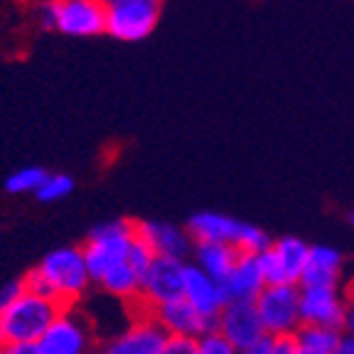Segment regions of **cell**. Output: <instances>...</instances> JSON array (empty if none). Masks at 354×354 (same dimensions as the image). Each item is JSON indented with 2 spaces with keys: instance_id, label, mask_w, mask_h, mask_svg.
Here are the masks:
<instances>
[{
  "instance_id": "20",
  "label": "cell",
  "mask_w": 354,
  "mask_h": 354,
  "mask_svg": "<svg viewBox=\"0 0 354 354\" xmlns=\"http://www.w3.org/2000/svg\"><path fill=\"white\" fill-rule=\"evenodd\" d=\"M99 286L106 293L113 295L118 300H126L131 305L140 308V276L131 268V263H121L116 268H111L104 278L99 281Z\"/></svg>"
},
{
  "instance_id": "13",
  "label": "cell",
  "mask_w": 354,
  "mask_h": 354,
  "mask_svg": "<svg viewBox=\"0 0 354 354\" xmlns=\"http://www.w3.org/2000/svg\"><path fill=\"white\" fill-rule=\"evenodd\" d=\"M153 317L160 322V327L170 335V337L199 339V337H205L207 332L216 330V320L205 317L199 310H194L185 298L172 300V303L155 308Z\"/></svg>"
},
{
  "instance_id": "14",
  "label": "cell",
  "mask_w": 354,
  "mask_h": 354,
  "mask_svg": "<svg viewBox=\"0 0 354 354\" xmlns=\"http://www.w3.org/2000/svg\"><path fill=\"white\" fill-rule=\"evenodd\" d=\"M187 232L197 243H229L239 249L249 232V224L219 212H199L187 221Z\"/></svg>"
},
{
  "instance_id": "22",
  "label": "cell",
  "mask_w": 354,
  "mask_h": 354,
  "mask_svg": "<svg viewBox=\"0 0 354 354\" xmlns=\"http://www.w3.org/2000/svg\"><path fill=\"white\" fill-rule=\"evenodd\" d=\"M50 175L42 167L32 165V167H22V170H15L12 175H8L6 180V192L8 194H37V189L42 187L44 177Z\"/></svg>"
},
{
  "instance_id": "9",
  "label": "cell",
  "mask_w": 354,
  "mask_h": 354,
  "mask_svg": "<svg viewBox=\"0 0 354 354\" xmlns=\"http://www.w3.org/2000/svg\"><path fill=\"white\" fill-rule=\"evenodd\" d=\"M165 330L155 320L153 313L143 310L136 315V320L116 337H111L106 344L96 349V354H160L167 342Z\"/></svg>"
},
{
  "instance_id": "12",
  "label": "cell",
  "mask_w": 354,
  "mask_h": 354,
  "mask_svg": "<svg viewBox=\"0 0 354 354\" xmlns=\"http://www.w3.org/2000/svg\"><path fill=\"white\" fill-rule=\"evenodd\" d=\"M344 295L339 288H300V317L303 325H322L344 330Z\"/></svg>"
},
{
  "instance_id": "33",
  "label": "cell",
  "mask_w": 354,
  "mask_h": 354,
  "mask_svg": "<svg viewBox=\"0 0 354 354\" xmlns=\"http://www.w3.org/2000/svg\"><path fill=\"white\" fill-rule=\"evenodd\" d=\"M335 354H354V335H347V332H344L337 349H335Z\"/></svg>"
},
{
  "instance_id": "15",
  "label": "cell",
  "mask_w": 354,
  "mask_h": 354,
  "mask_svg": "<svg viewBox=\"0 0 354 354\" xmlns=\"http://www.w3.org/2000/svg\"><path fill=\"white\" fill-rule=\"evenodd\" d=\"M183 298L192 305L194 310H199L205 317H216L221 315V310L227 308V295L221 283H216L214 278L207 276L199 266H187L185 268V290Z\"/></svg>"
},
{
  "instance_id": "11",
  "label": "cell",
  "mask_w": 354,
  "mask_h": 354,
  "mask_svg": "<svg viewBox=\"0 0 354 354\" xmlns=\"http://www.w3.org/2000/svg\"><path fill=\"white\" fill-rule=\"evenodd\" d=\"M57 30L72 37H91L104 32V0H57Z\"/></svg>"
},
{
  "instance_id": "8",
  "label": "cell",
  "mask_w": 354,
  "mask_h": 354,
  "mask_svg": "<svg viewBox=\"0 0 354 354\" xmlns=\"http://www.w3.org/2000/svg\"><path fill=\"white\" fill-rule=\"evenodd\" d=\"M310 259V246L295 236H283L273 241L266 254L259 256L261 271H263L266 286H300L305 266Z\"/></svg>"
},
{
  "instance_id": "27",
  "label": "cell",
  "mask_w": 354,
  "mask_h": 354,
  "mask_svg": "<svg viewBox=\"0 0 354 354\" xmlns=\"http://www.w3.org/2000/svg\"><path fill=\"white\" fill-rule=\"evenodd\" d=\"M160 354H197V339L187 337H167Z\"/></svg>"
},
{
  "instance_id": "19",
  "label": "cell",
  "mask_w": 354,
  "mask_h": 354,
  "mask_svg": "<svg viewBox=\"0 0 354 354\" xmlns=\"http://www.w3.org/2000/svg\"><path fill=\"white\" fill-rule=\"evenodd\" d=\"M241 251L236 246H229V243H197L194 246V261L202 271L209 278H214L216 283H224L229 278V273L234 271Z\"/></svg>"
},
{
  "instance_id": "35",
  "label": "cell",
  "mask_w": 354,
  "mask_h": 354,
  "mask_svg": "<svg viewBox=\"0 0 354 354\" xmlns=\"http://www.w3.org/2000/svg\"><path fill=\"white\" fill-rule=\"evenodd\" d=\"M349 224H352V227H354V212H352V214H349Z\"/></svg>"
},
{
  "instance_id": "16",
  "label": "cell",
  "mask_w": 354,
  "mask_h": 354,
  "mask_svg": "<svg viewBox=\"0 0 354 354\" xmlns=\"http://www.w3.org/2000/svg\"><path fill=\"white\" fill-rule=\"evenodd\" d=\"M136 234L155 251V256L183 261L192 251V236L187 229H180L167 221H136Z\"/></svg>"
},
{
  "instance_id": "28",
  "label": "cell",
  "mask_w": 354,
  "mask_h": 354,
  "mask_svg": "<svg viewBox=\"0 0 354 354\" xmlns=\"http://www.w3.org/2000/svg\"><path fill=\"white\" fill-rule=\"evenodd\" d=\"M39 22H42V28L47 30H57V0H50V3H42L37 10Z\"/></svg>"
},
{
  "instance_id": "37",
  "label": "cell",
  "mask_w": 354,
  "mask_h": 354,
  "mask_svg": "<svg viewBox=\"0 0 354 354\" xmlns=\"http://www.w3.org/2000/svg\"><path fill=\"white\" fill-rule=\"evenodd\" d=\"M0 344H3V332H0Z\"/></svg>"
},
{
  "instance_id": "2",
  "label": "cell",
  "mask_w": 354,
  "mask_h": 354,
  "mask_svg": "<svg viewBox=\"0 0 354 354\" xmlns=\"http://www.w3.org/2000/svg\"><path fill=\"white\" fill-rule=\"evenodd\" d=\"M133 241H136V221L111 219L96 224L82 246L91 281L99 283L111 268L126 263Z\"/></svg>"
},
{
  "instance_id": "5",
  "label": "cell",
  "mask_w": 354,
  "mask_h": 354,
  "mask_svg": "<svg viewBox=\"0 0 354 354\" xmlns=\"http://www.w3.org/2000/svg\"><path fill=\"white\" fill-rule=\"evenodd\" d=\"M106 32L123 42L148 37L158 25L160 0H104Z\"/></svg>"
},
{
  "instance_id": "31",
  "label": "cell",
  "mask_w": 354,
  "mask_h": 354,
  "mask_svg": "<svg viewBox=\"0 0 354 354\" xmlns=\"http://www.w3.org/2000/svg\"><path fill=\"white\" fill-rule=\"evenodd\" d=\"M271 349H273V337L266 335L261 342H256L254 347H249V349H243L241 354H271Z\"/></svg>"
},
{
  "instance_id": "24",
  "label": "cell",
  "mask_w": 354,
  "mask_h": 354,
  "mask_svg": "<svg viewBox=\"0 0 354 354\" xmlns=\"http://www.w3.org/2000/svg\"><path fill=\"white\" fill-rule=\"evenodd\" d=\"M155 261V251L150 249L148 243L143 241V239L136 234V241H133L131 246V254H128V263H131V268L140 276V281H143V276L150 271V266H153Z\"/></svg>"
},
{
  "instance_id": "25",
  "label": "cell",
  "mask_w": 354,
  "mask_h": 354,
  "mask_svg": "<svg viewBox=\"0 0 354 354\" xmlns=\"http://www.w3.org/2000/svg\"><path fill=\"white\" fill-rule=\"evenodd\" d=\"M197 354H241V352L219 330H214L197 339Z\"/></svg>"
},
{
  "instance_id": "21",
  "label": "cell",
  "mask_w": 354,
  "mask_h": 354,
  "mask_svg": "<svg viewBox=\"0 0 354 354\" xmlns=\"http://www.w3.org/2000/svg\"><path fill=\"white\" fill-rule=\"evenodd\" d=\"M344 332L335 330V327H322V325H300V330L293 337L300 349L308 352H320V354H335L339 339Z\"/></svg>"
},
{
  "instance_id": "1",
  "label": "cell",
  "mask_w": 354,
  "mask_h": 354,
  "mask_svg": "<svg viewBox=\"0 0 354 354\" xmlns=\"http://www.w3.org/2000/svg\"><path fill=\"white\" fill-rule=\"evenodd\" d=\"M22 281L28 293L52 300L62 308H77L79 300L86 295L88 286L94 283L84 251L77 246H62L50 251Z\"/></svg>"
},
{
  "instance_id": "3",
  "label": "cell",
  "mask_w": 354,
  "mask_h": 354,
  "mask_svg": "<svg viewBox=\"0 0 354 354\" xmlns=\"http://www.w3.org/2000/svg\"><path fill=\"white\" fill-rule=\"evenodd\" d=\"M62 305L25 290V295L0 315L3 344H37L62 315Z\"/></svg>"
},
{
  "instance_id": "7",
  "label": "cell",
  "mask_w": 354,
  "mask_h": 354,
  "mask_svg": "<svg viewBox=\"0 0 354 354\" xmlns=\"http://www.w3.org/2000/svg\"><path fill=\"white\" fill-rule=\"evenodd\" d=\"M185 268L187 263L170 256H155L150 271L140 281V310L153 313L155 308L183 298Z\"/></svg>"
},
{
  "instance_id": "36",
  "label": "cell",
  "mask_w": 354,
  "mask_h": 354,
  "mask_svg": "<svg viewBox=\"0 0 354 354\" xmlns=\"http://www.w3.org/2000/svg\"><path fill=\"white\" fill-rule=\"evenodd\" d=\"M0 354H6V349H3V344H0Z\"/></svg>"
},
{
  "instance_id": "17",
  "label": "cell",
  "mask_w": 354,
  "mask_h": 354,
  "mask_svg": "<svg viewBox=\"0 0 354 354\" xmlns=\"http://www.w3.org/2000/svg\"><path fill=\"white\" fill-rule=\"evenodd\" d=\"M227 303H256L261 293L266 290V278L261 271L259 256L254 254H241L234 266V271L229 278L221 283Z\"/></svg>"
},
{
  "instance_id": "30",
  "label": "cell",
  "mask_w": 354,
  "mask_h": 354,
  "mask_svg": "<svg viewBox=\"0 0 354 354\" xmlns=\"http://www.w3.org/2000/svg\"><path fill=\"white\" fill-rule=\"evenodd\" d=\"M344 303H347V310H344V330H347V335H354V290L352 293H344Z\"/></svg>"
},
{
  "instance_id": "29",
  "label": "cell",
  "mask_w": 354,
  "mask_h": 354,
  "mask_svg": "<svg viewBox=\"0 0 354 354\" xmlns=\"http://www.w3.org/2000/svg\"><path fill=\"white\" fill-rule=\"evenodd\" d=\"M271 354H300V347L295 337H273Z\"/></svg>"
},
{
  "instance_id": "23",
  "label": "cell",
  "mask_w": 354,
  "mask_h": 354,
  "mask_svg": "<svg viewBox=\"0 0 354 354\" xmlns=\"http://www.w3.org/2000/svg\"><path fill=\"white\" fill-rule=\"evenodd\" d=\"M72 189H74L72 177L64 175V172H50V175L44 177L42 187L37 189L35 197H37L39 202H59V199L69 197Z\"/></svg>"
},
{
  "instance_id": "34",
  "label": "cell",
  "mask_w": 354,
  "mask_h": 354,
  "mask_svg": "<svg viewBox=\"0 0 354 354\" xmlns=\"http://www.w3.org/2000/svg\"><path fill=\"white\" fill-rule=\"evenodd\" d=\"M300 354H320V352H308V349H300Z\"/></svg>"
},
{
  "instance_id": "10",
  "label": "cell",
  "mask_w": 354,
  "mask_h": 354,
  "mask_svg": "<svg viewBox=\"0 0 354 354\" xmlns=\"http://www.w3.org/2000/svg\"><path fill=\"white\" fill-rule=\"evenodd\" d=\"M216 330L239 349L254 347L256 342L266 337L263 322L259 317L256 303H227V308L221 310V315L216 317Z\"/></svg>"
},
{
  "instance_id": "32",
  "label": "cell",
  "mask_w": 354,
  "mask_h": 354,
  "mask_svg": "<svg viewBox=\"0 0 354 354\" xmlns=\"http://www.w3.org/2000/svg\"><path fill=\"white\" fill-rule=\"evenodd\" d=\"M6 354H39L37 344H3Z\"/></svg>"
},
{
  "instance_id": "6",
  "label": "cell",
  "mask_w": 354,
  "mask_h": 354,
  "mask_svg": "<svg viewBox=\"0 0 354 354\" xmlns=\"http://www.w3.org/2000/svg\"><path fill=\"white\" fill-rule=\"evenodd\" d=\"M39 354H94V327L77 308H64L37 342Z\"/></svg>"
},
{
  "instance_id": "18",
  "label": "cell",
  "mask_w": 354,
  "mask_h": 354,
  "mask_svg": "<svg viewBox=\"0 0 354 354\" xmlns=\"http://www.w3.org/2000/svg\"><path fill=\"white\" fill-rule=\"evenodd\" d=\"M342 276V254L332 246H310V259L305 266L300 288H339Z\"/></svg>"
},
{
  "instance_id": "26",
  "label": "cell",
  "mask_w": 354,
  "mask_h": 354,
  "mask_svg": "<svg viewBox=\"0 0 354 354\" xmlns=\"http://www.w3.org/2000/svg\"><path fill=\"white\" fill-rule=\"evenodd\" d=\"M25 295V281H8L6 286H0V315L6 313L10 305H15L17 300Z\"/></svg>"
},
{
  "instance_id": "4",
  "label": "cell",
  "mask_w": 354,
  "mask_h": 354,
  "mask_svg": "<svg viewBox=\"0 0 354 354\" xmlns=\"http://www.w3.org/2000/svg\"><path fill=\"white\" fill-rule=\"evenodd\" d=\"M256 310L268 337H293L303 325L300 317V286H266L256 298Z\"/></svg>"
}]
</instances>
